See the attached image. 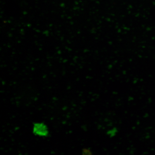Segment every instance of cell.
<instances>
[{"mask_svg":"<svg viewBox=\"0 0 155 155\" xmlns=\"http://www.w3.org/2000/svg\"><path fill=\"white\" fill-rule=\"evenodd\" d=\"M33 133L35 135L44 137L48 136L49 131L45 124L43 123H37L34 124Z\"/></svg>","mask_w":155,"mask_h":155,"instance_id":"1","label":"cell"}]
</instances>
